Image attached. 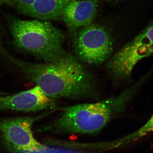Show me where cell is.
I'll list each match as a JSON object with an SVG mask.
<instances>
[{
  "label": "cell",
  "instance_id": "obj_10",
  "mask_svg": "<svg viewBox=\"0 0 153 153\" xmlns=\"http://www.w3.org/2000/svg\"><path fill=\"white\" fill-rule=\"evenodd\" d=\"M153 131V114L144 125L122 140L121 143H128L137 140Z\"/></svg>",
  "mask_w": 153,
  "mask_h": 153
},
{
  "label": "cell",
  "instance_id": "obj_6",
  "mask_svg": "<svg viewBox=\"0 0 153 153\" xmlns=\"http://www.w3.org/2000/svg\"><path fill=\"white\" fill-rule=\"evenodd\" d=\"M36 119L21 117L0 120V132L7 148L13 153L42 152L48 149L33 135L32 127Z\"/></svg>",
  "mask_w": 153,
  "mask_h": 153
},
{
  "label": "cell",
  "instance_id": "obj_2",
  "mask_svg": "<svg viewBox=\"0 0 153 153\" xmlns=\"http://www.w3.org/2000/svg\"><path fill=\"white\" fill-rule=\"evenodd\" d=\"M150 76L148 73L120 94L104 101L64 108L58 118L49 126V129L84 134L100 131L114 117L123 112L127 104Z\"/></svg>",
  "mask_w": 153,
  "mask_h": 153
},
{
  "label": "cell",
  "instance_id": "obj_1",
  "mask_svg": "<svg viewBox=\"0 0 153 153\" xmlns=\"http://www.w3.org/2000/svg\"><path fill=\"white\" fill-rule=\"evenodd\" d=\"M0 56L50 98H95L98 96L92 75L68 53L55 62L34 63L17 59L0 44Z\"/></svg>",
  "mask_w": 153,
  "mask_h": 153
},
{
  "label": "cell",
  "instance_id": "obj_7",
  "mask_svg": "<svg viewBox=\"0 0 153 153\" xmlns=\"http://www.w3.org/2000/svg\"><path fill=\"white\" fill-rule=\"evenodd\" d=\"M56 106L55 99L47 96L39 86L16 94L0 91V111L36 112Z\"/></svg>",
  "mask_w": 153,
  "mask_h": 153
},
{
  "label": "cell",
  "instance_id": "obj_3",
  "mask_svg": "<svg viewBox=\"0 0 153 153\" xmlns=\"http://www.w3.org/2000/svg\"><path fill=\"white\" fill-rule=\"evenodd\" d=\"M9 26L15 46L45 63L55 62L67 54L63 47L64 34L48 21L12 18Z\"/></svg>",
  "mask_w": 153,
  "mask_h": 153
},
{
  "label": "cell",
  "instance_id": "obj_12",
  "mask_svg": "<svg viewBox=\"0 0 153 153\" xmlns=\"http://www.w3.org/2000/svg\"><path fill=\"white\" fill-rule=\"evenodd\" d=\"M16 0H0V7L5 5L15 6Z\"/></svg>",
  "mask_w": 153,
  "mask_h": 153
},
{
  "label": "cell",
  "instance_id": "obj_13",
  "mask_svg": "<svg viewBox=\"0 0 153 153\" xmlns=\"http://www.w3.org/2000/svg\"><path fill=\"white\" fill-rule=\"evenodd\" d=\"M107 1H121V0H107Z\"/></svg>",
  "mask_w": 153,
  "mask_h": 153
},
{
  "label": "cell",
  "instance_id": "obj_9",
  "mask_svg": "<svg viewBox=\"0 0 153 153\" xmlns=\"http://www.w3.org/2000/svg\"><path fill=\"white\" fill-rule=\"evenodd\" d=\"M70 0H36L27 16L42 21H49L61 16Z\"/></svg>",
  "mask_w": 153,
  "mask_h": 153
},
{
  "label": "cell",
  "instance_id": "obj_11",
  "mask_svg": "<svg viewBox=\"0 0 153 153\" xmlns=\"http://www.w3.org/2000/svg\"><path fill=\"white\" fill-rule=\"evenodd\" d=\"M38 153H76L73 152H70V151H64L63 150L58 149H48L47 151L45 152H42Z\"/></svg>",
  "mask_w": 153,
  "mask_h": 153
},
{
  "label": "cell",
  "instance_id": "obj_4",
  "mask_svg": "<svg viewBox=\"0 0 153 153\" xmlns=\"http://www.w3.org/2000/svg\"><path fill=\"white\" fill-rule=\"evenodd\" d=\"M153 54V22L110 58L107 67L115 78H129L135 66Z\"/></svg>",
  "mask_w": 153,
  "mask_h": 153
},
{
  "label": "cell",
  "instance_id": "obj_8",
  "mask_svg": "<svg viewBox=\"0 0 153 153\" xmlns=\"http://www.w3.org/2000/svg\"><path fill=\"white\" fill-rule=\"evenodd\" d=\"M98 3V0H70L62 15L69 31L75 33L91 25L97 14Z\"/></svg>",
  "mask_w": 153,
  "mask_h": 153
},
{
  "label": "cell",
  "instance_id": "obj_5",
  "mask_svg": "<svg viewBox=\"0 0 153 153\" xmlns=\"http://www.w3.org/2000/svg\"><path fill=\"white\" fill-rule=\"evenodd\" d=\"M73 47L80 60L90 65H99L111 56L114 40L106 28L91 24L76 33Z\"/></svg>",
  "mask_w": 153,
  "mask_h": 153
}]
</instances>
